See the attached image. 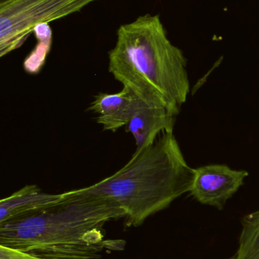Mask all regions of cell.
Instances as JSON below:
<instances>
[{"instance_id": "obj_1", "label": "cell", "mask_w": 259, "mask_h": 259, "mask_svg": "<svg viewBox=\"0 0 259 259\" xmlns=\"http://www.w3.org/2000/svg\"><path fill=\"white\" fill-rule=\"evenodd\" d=\"M187 62L172 44L158 15L120 26L109 52V71L144 103L177 115L190 93Z\"/></svg>"}, {"instance_id": "obj_2", "label": "cell", "mask_w": 259, "mask_h": 259, "mask_svg": "<svg viewBox=\"0 0 259 259\" xmlns=\"http://www.w3.org/2000/svg\"><path fill=\"white\" fill-rule=\"evenodd\" d=\"M125 217L111 202L70 190L51 208L0 224V245L43 259H97L109 249L103 227Z\"/></svg>"}, {"instance_id": "obj_3", "label": "cell", "mask_w": 259, "mask_h": 259, "mask_svg": "<svg viewBox=\"0 0 259 259\" xmlns=\"http://www.w3.org/2000/svg\"><path fill=\"white\" fill-rule=\"evenodd\" d=\"M194 175L173 132H166L135 150L114 175L77 191L114 204L124 211L128 227H138L189 193Z\"/></svg>"}, {"instance_id": "obj_4", "label": "cell", "mask_w": 259, "mask_h": 259, "mask_svg": "<svg viewBox=\"0 0 259 259\" xmlns=\"http://www.w3.org/2000/svg\"><path fill=\"white\" fill-rule=\"evenodd\" d=\"M97 0L0 2V56L19 48L36 27L65 18Z\"/></svg>"}, {"instance_id": "obj_5", "label": "cell", "mask_w": 259, "mask_h": 259, "mask_svg": "<svg viewBox=\"0 0 259 259\" xmlns=\"http://www.w3.org/2000/svg\"><path fill=\"white\" fill-rule=\"evenodd\" d=\"M248 175L246 170H234L224 164L203 166L195 169L190 193L200 203L221 210Z\"/></svg>"}, {"instance_id": "obj_6", "label": "cell", "mask_w": 259, "mask_h": 259, "mask_svg": "<svg viewBox=\"0 0 259 259\" xmlns=\"http://www.w3.org/2000/svg\"><path fill=\"white\" fill-rule=\"evenodd\" d=\"M139 102L134 93L123 88L116 94H97L88 110L97 115V122L103 131L116 132L129 124Z\"/></svg>"}, {"instance_id": "obj_7", "label": "cell", "mask_w": 259, "mask_h": 259, "mask_svg": "<svg viewBox=\"0 0 259 259\" xmlns=\"http://www.w3.org/2000/svg\"><path fill=\"white\" fill-rule=\"evenodd\" d=\"M175 116L167 109L140 100L126 129L133 136L136 150H139L155 143L163 133L173 132Z\"/></svg>"}, {"instance_id": "obj_8", "label": "cell", "mask_w": 259, "mask_h": 259, "mask_svg": "<svg viewBox=\"0 0 259 259\" xmlns=\"http://www.w3.org/2000/svg\"><path fill=\"white\" fill-rule=\"evenodd\" d=\"M65 193H44L34 184L24 186L0 201V224L22 219L57 205L63 200Z\"/></svg>"}, {"instance_id": "obj_9", "label": "cell", "mask_w": 259, "mask_h": 259, "mask_svg": "<svg viewBox=\"0 0 259 259\" xmlns=\"http://www.w3.org/2000/svg\"><path fill=\"white\" fill-rule=\"evenodd\" d=\"M242 226L234 259H259V210L245 216Z\"/></svg>"}, {"instance_id": "obj_10", "label": "cell", "mask_w": 259, "mask_h": 259, "mask_svg": "<svg viewBox=\"0 0 259 259\" xmlns=\"http://www.w3.org/2000/svg\"><path fill=\"white\" fill-rule=\"evenodd\" d=\"M0 259H43L30 252L0 245Z\"/></svg>"}, {"instance_id": "obj_11", "label": "cell", "mask_w": 259, "mask_h": 259, "mask_svg": "<svg viewBox=\"0 0 259 259\" xmlns=\"http://www.w3.org/2000/svg\"><path fill=\"white\" fill-rule=\"evenodd\" d=\"M4 1H6V0H0V2H4Z\"/></svg>"}, {"instance_id": "obj_12", "label": "cell", "mask_w": 259, "mask_h": 259, "mask_svg": "<svg viewBox=\"0 0 259 259\" xmlns=\"http://www.w3.org/2000/svg\"><path fill=\"white\" fill-rule=\"evenodd\" d=\"M228 259H234V257H232V258H228Z\"/></svg>"}]
</instances>
